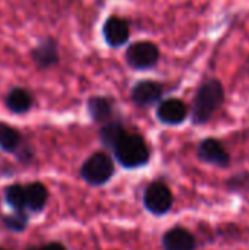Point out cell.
Returning <instances> with one entry per match:
<instances>
[{
  "label": "cell",
  "mask_w": 249,
  "mask_h": 250,
  "mask_svg": "<svg viewBox=\"0 0 249 250\" xmlns=\"http://www.w3.org/2000/svg\"><path fill=\"white\" fill-rule=\"evenodd\" d=\"M126 60L134 69L147 70L158 63L160 50L151 41H138L126 50Z\"/></svg>",
  "instance_id": "cell-3"
},
{
  "label": "cell",
  "mask_w": 249,
  "mask_h": 250,
  "mask_svg": "<svg viewBox=\"0 0 249 250\" xmlns=\"http://www.w3.org/2000/svg\"><path fill=\"white\" fill-rule=\"evenodd\" d=\"M164 88L160 82L145 79L139 81L132 86L131 98L138 107H151L161 101Z\"/></svg>",
  "instance_id": "cell-8"
},
{
  "label": "cell",
  "mask_w": 249,
  "mask_h": 250,
  "mask_svg": "<svg viewBox=\"0 0 249 250\" xmlns=\"http://www.w3.org/2000/svg\"><path fill=\"white\" fill-rule=\"evenodd\" d=\"M125 133H126V132H125V129H123V126H122L120 123L112 122V123H107V125L101 129L100 138H101V141H103L104 145H107V146H110V148H114V146L117 145V142L123 138Z\"/></svg>",
  "instance_id": "cell-15"
},
{
  "label": "cell",
  "mask_w": 249,
  "mask_h": 250,
  "mask_svg": "<svg viewBox=\"0 0 249 250\" xmlns=\"http://www.w3.org/2000/svg\"><path fill=\"white\" fill-rule=\"evenodd\" d=\"M88 111L95 122H107L112 117L113 105L106 97H92L88 101Z\"/></svg>",
  "instance_id": "cell-13"
},
{
  "label": "cell",
  "mask_w": 249,
  "mask_h": 250,
  "mask_svg": "<svg viewBox=\"0 0 249 250\" xmlns=\"http://www.w3.org/2000/svg\"><path fill=\"white\" fill-rule=\"evenodd\" d=\"M197 157L210 166L219 168H227L232 163L230 154L217 138H204L197 148Z\"/></svg>",
  "instance_id": "cell-5"
},
{
  "label": "cell",
  "mask_w": 249,
  "mask_h": 250,
  "mask_svg": "<svg viewBox=\"0 0 249 250\" xmlns=\"http://www.w3.org/2000/svg\"><path fill=\"white\" fill-rule=\"evenodd\" d=\"M103 34L106 41L112 47L123 45L129 40V25L123 18L110 16L103 26Z\"/></svg>",
  "instance_id": "cell-9"
},
{
  "label": "cell",
  "mask_w": 249,
  "mask_h": 250,
  "mask_svg": "<svg viewBox=\"0 0 249 250\" xmlns=\"http://www.w3.org/2000/svg\"><path fill=\"white\" fill-rule=\"evenodd\" d=\"M144 204L150 212L156 215H164L170 211L173 205V195L166 185L153 183L145 190Z\"/></svg>",
  "instance_id": "cell-6"
},
{
  "label": "cell",
  "mask_w": 249,
  "mask_h": 250,
  "mask_svg": "<svg viewBox=\"0 0 249 250\" xmlns=\"http://www.w3.org/2000/svg\"><path fill=\"white\" fill-rule=\"evenodd\" d=\"M114 167L109 155L98 152L91 155L82 166V177L91 185H103L113 176Z\"/></svg>",
  "instance_id": "cell-4"
},
{
  "label": "cell",
  "mask_w": 249,
  "mask_h": 250,
  "mask_svg": "<svg viewBox=\"0 0 249 250\" xmlns=\"http://www.w3.org/2000/svg\"><path fill=\"white\" fill-rule=\"evenodd\" d=\"M6 105L12 113H26L32 105V95L23 88H15L6 97Z\"/></svg>",
  "instance_id": "cell-12"
},
{
  "label": "cell",
  "mask_w": 249,
  "mask_h": 250,
  "mask_svg": "<svg viewBox=\"0 0 249 250\" xmlns=\"http://www.w3.org/2000/svg\"><path fill=\"white\" fill-rule=\"evenodd\" d=\"M0 250H1V249H0Z\"/></svg>",
  "instance_id": "cell-20"
},
{
  "label": "cell",
  "mask_w": 249,
  "mask_h": 250,
  "mask_svg": "<svg viewBox=\"0 0 249 250\" xmlns=\"http://www.w3.org/2000/svg\"><path fill=\"white\" fill-rule=\"evenodd\" d=\"M189 117V107L181 98H166L158 103L157 119L169 126H179Z\"/></svg>",
  "instance_id": "cell-7"
},
{
  "label": "cell",
  "mask_w": 249,
  "mask_h": 250,
  "mask_svg": "<svg viewBox=\"0 0 249 250\" xmlns=\"http://www.w3.org/2000/svg\"><path fill=\"white\" fill-rule=\"evenodd\" d=\"M226 103V88L219 78H208L204 81L192 100V105L189 108V117L192 125L203 126L207 125L217 111Z\"/></svg>",
  "instance_id": "cell-1"
},
{
  "label": "cell",
  "mask_w": 249,
  "mask_h": 250,
  "mask_svg": "<svg viewBox=\"0 0 249 250\" xmlns=\"http://www.w3.org/2000/svg\"><path fill=\"white\" fill-rule=\"evenodd\" d=\"M32 250H65V248L59 243H51V245H47L41 249H32Z\"/></svg>",
  "instance_id": "cell-19"
},
{
  "label": "cell",
  "mask_w": 249,
  "mask_h": 250,
  "mask_svg": "<svg viewBox=\"0 0 249 250\" xmlns=\"http://www.w3.org/2000/svg\"><path fill=\"white\" fill-rule=\"evenodd\" d=\"M47 189L41 183H31L25 189V199L26 207H29L34 211L41 209L47 202Z\"/></svg>",
  "instance_id": "cell-14"
},
{
  "label": "cell",
  "mask_w": 249,
  "mask_h": 250,
  "mask_svg": "<svg viewBox=\"0 0 249 250\" xmlns=\"http://www.w3.org/2000/svg\"><path fill=\"white\" fill-rule=\"evenodd\" d=\"M26 215L22 214V211H18V214L15 215H9L6 220H4V224L7 226V229L10 230H16V231H21L25 229L26 226Z\"/></svg>",
  "instance_id": "cell-18"
},
{
  "label": "cell",
  "mask_w": 249,
  "mask_h": 250,
  "mask_svg": "<svg viewBox=\"0 0 249 250\" xmlns=\"http://www.w3.org/2000/svg\"><path fill=\"white\" fill-rule=\"evenodd\" d=\"M6 201L9 202V205L18 211H22L26 207V199H25V189L15 185L7 188L6 190Z\"/></svg>",
  "instance_id": "cell-17"
},
{
  "label": "cell",
  "mask_w": 249,
  "mask_h": 250,
  "mask_svg": "<svg viewBox=\"0 0 249 250\" xmlns=\"http://www.w3.org/2000/svg\"><path fill=\"white\" fill-rule=\"evenodd\" d=\"M113 149L117 161L126 168L141 167L150 160V149L139 135L125 133Z\"/></svg>",
  "instance_id": "cell-2"
},
{
  "label": "cell",
  "mask_w": 249,
  "mask_h": 250,
  "mask_svg": "<svg viewBox=\"0 0 249 250\" xmlns=\"http://www.w3.org/2000/svg\"><path fill=\"white\" fill-rule=\"evenodd\" d=\"M19 145H21L19 132L10 126L1 125L0 126V148L7 152H13L18 149Z\"/></svg>",
  "instance_id": "cell-16"
},
{
  "label": "cell",
  "mask_w": 249,
  "mask_h": 250,
  "mask_svg": "<svg viewBox=\"0 0 249 250\" xmlns=\"http://www.w3.org/2000/svg\"><path fill=\"white\" fill-rule=\"evenodd\" d=\"M163 248L164 250H195L197 240L186 229L175 227L164 234Z\"/></svg>",
  "instance_id": "cell-10"
},
{
  "label": "cell",
  "mask_w": 249,
  "mask_h": 250,
  "mask_svg": "<svg viewBox=\"0 0 249 250\" xmlns=\"http://www.w3.org/2000/svg\"><path fill=\"white\" fill-rule=\"evenodd\" d=\"M32 59L34 62L41 67H51L56 63H59V48L57 42L51 38H45L41 42H38L32 50Z\"/></svg>",
  "instance_id": "cell-11"
}]
</instances>
